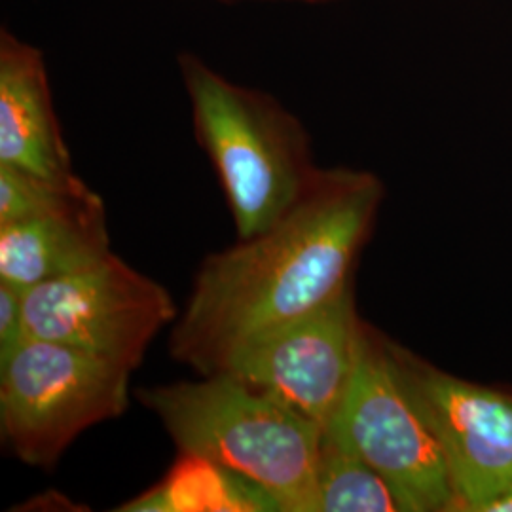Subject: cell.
<instances>
[{"mask_svg":"<svg viewBox=\"0 0 512 512\" xmlns=\"http://www.w3.org/2000/svg\"><path fill=\"white\" fill-rule=\"evenodd\" d=\"M158 488L120 511H279L274 499L247 478L207 459L186 456Z\"/></svg>","mask_w":512,"mask_h":512,"instance_id":"cell-11","label":"cell"},{"mask_svg":"<svg viewBox=\"0 0 512 512\" xmlns=\"http://www.w3.org/2000/svg\"><path fill=\"white\" fill-rule=\"evenodd\" d=\"M450 469L458 511L482 512L512 488V395L440 372L389 342Z\"/></svg>","mask_w":512,"mask_h":512,"instance_id":"cell-8","label":"cell"},{"mask_svg":"<svg viewBox=\"0 0 512 512\" xmlns=\"http://www.w3.org/2000/svg\"><path fill=\"white\" fill-rule=\"evenodd\" d=\"M200 147L217 171L239 239L285 217L317 167L310 135L268 93L243 88L194 54L179 57Z\"/></svg>","mask_w":512,"mask_h":512,"instance_id":"cell-3","label":"cell"},{"mask_svg":"<svg viewBox=\"0 0 512 512\" xmlns=\"http://www.w3.org/2000/svg\"><path fill=\"white\" fill-rule=\"evenodd\" d=\"M23 296L25 289L0 281V361L10 357L25 340Z\"/></svg>","mask_w":512,"mask_h":512,"instance_id":"cell-14","label":"cell"},{"mask_svg":"<svg viewBox=\"0 0 512 512\" xmlns=\"http://www.w3.org/2000/svg\"><path fill=\"white\" fill-rule=\"evenodd\" d=\"M482 512H512V488L505 494L497 495Z\"/></svg>","mask_w":512,"mask_h":512,"instance_id":"cell-15","label":"cell"},{"mask_svg":"<svg viewBox=\"0 0 512 512\" xmlns=\"http://www.w3.org/2000/svg\"><path fill=\"white\" fill-rule=\"evenodd\" d=\"M181 454L247 478L283 512H317L325 429L228 372L137 391Z\"/></svg>","mask_w":512,"mask_h":512,"instance_id":"cell-2","label":"cell"},{"mask_svg":"<svg viewBox=\"0 0 512 512\" xmlns=\"http://www.w3.org/2000/svg\"><path fill=\"white\" fill-rule=\"evenodd\" d=\"M133 368L59 342L25 338L0 361V433L31 467L50 469L78 435L120 418Z\"/></svg>","mask_w":512,"mask_h":512,"instance_id":"cell-4","label":"cell"},{"mask_svg":"<svg viewBox=\"0 0 512 512\" xmlns=\"http://www.w3.org/2000/svg\"><path fill=\"white\" fill-rule=\"evenodd\" d=\"M0 164L52 181L74 179L42 52L0 33Z\"/></svg>","mask_w":512,"mask_h":512,"instance_id":"cell-9","label":"cell"},{"mask_svg":"<svg viewBox=\"0 0 512 512\" xmlns=\"http://www.w3.org/2000/svg\"><path fill=\"white\" fill-rule=\"evenodd\" d=\"M395 511L403 507L384 476L325 433L317 467V512Z\"/></svg>","mask_w":512,"mask_h":512,"instance_id":"cell-12","label":"cell"},{"mask_svg":"<svg viewBox=\"0 0 512 512\" xmlns=\"http://www.w3.org/2000/svg\"><path fill=\"white\" fill-rule=\"evenodd\" d=\"M99 198L80 177L52 181L0 164V224L69 211Z\"/></svg>","mask_w":512,"mask_h":512,"instance_id":"cell-13","label":"cell"},{"mask_svg":"<svg viewBox=\"0 0 512 512\" xmlns=\"http://www.w3.org/2000/svg\"><path fill=\"white\" fill-rule=\"evenodd\" d=\"M365 323L353 289L241 349L222 372L327 429L355 376Z\"/></svg>","mask_w":512,"mask_h":512,"instance_id":"cell-7","label":"cell"},{"mask_svg":"<svg viewBox=\"0 0 512 512\" xmlns=\"http://www.w3.org/2000/svg\"><path fill=\"white\" fill-rule=\"evenodd\" d=\"M110 255L101 198L69 211L0 224V281L25 291L88 270Z\"/></svg>","mask_w":512,"mask_h":512,"instance_id":"cell-10","label":"cell"},{"mask_svg":"<svg viewBox=\"0 0 512 512\" xmlns=\"http://www.w3.org/2000/svg\"><path fill=\"white\" fill-rule=\"evenodd\" d=\"M382 198L384 184L368 171L317 167L272 228L203 260L169 338L171 357L219 374L241 349L346 293Z\"/></svg>","mask_w":512,"mask_h":512,"instance_id":"cell-1","label":"cell"},{"mask_svg":"<svg viewBox=\"0 0 512 512\" xmlns=\"http://www.w3.org/2000/svg\"><path fill=\"white\" fill-rule=\"evenodd\" d=\"M177 317L164 285L114 253L88 270L35 285L23 296L25 338L84 349L133 370L156 334Z\"/></svg>","mask_w":512,"mask_h":512,"instance_id":"cell-6","label":"cell"},{"mask_svg":"<svg viewBox=\"0 0 512 512\" xmlns=\"http://www.w3.org/2000/svg\"><path fill=\"white\" fill-rule=\"evenodd\" d=\"M325 433L384 476L404 512L458 511L448 463L389 340L365 327L348 393Z\"/></svg>","mask_w":512,"mask_h":512,"instance_id":"cell-5","label":"cell"},{"mask_svg":"<svg viewBox=\"0 0 512 512\" xmlns=\"http://www.w3.org/2000/svg\"><path fill=\"white\" fill-rule=\"evenodd\" d=\"M291 2H310V4H315V2H330V0H291Z\"/></svg>","mask_w":512,"mask_h":512,"instance_id":"cell-16","label":"cell"}]
</instances>
